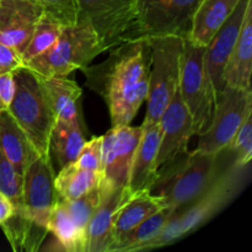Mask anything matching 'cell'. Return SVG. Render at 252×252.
I'll list each match as a JSON object with an SVG mask.
<instances>
[{"instance_id":"cb8c5ba5","label":"cell","mask_w":252,"mask_h":252,"mask_svg":"<svg viewBox=\"0 0 252 252\" xmlns=\"http://www.w3.org/2000/svg\"><path fill=\"white\" fill-rule=\"evenodd\" d=\"M14 251H38L48 234V229L36 223L24 213V211H14L0 225Z\"/></svg>"},{"instance_id":"83f0119b","label":"cell","mask_w":252,"mask_h":252,"mask_svg":"<svg viewBox=\"0 0 252 252\" xmlns=\"http://www.w3.org/2000/svg\"><path fill=\"white\" fill-rule=\"evenodd\" d=\"M62 29H63V25L61 22L43 11V14L37 21L33 33H32L24 53H22L24 64L51 48L58 39Z\"/></svg>"},{"instance_id":"1f68e13d","label":"cell","mask_w":252,"mask_h":252,"mask_svg":"<svg viewBox=\"0 0 252 252\" xmlns=\"http://www.w3.org/2000/svg\"><path fill=\"white\" fill-rule=\"evenodd\" d=\"M42 7L44 12L61 22L63 26H70L78 21L76 0H32Z\"/></svg>"},{"instance_id":"6da1fadb","label":"cell","mask_w":252,"mask_h":252,"mask_svg":"<svg viewBox=\"0 0 252 252\" xmlns=\"http://www.w3.org/2000/svg\"><path fill=\"white\" fill-rule=\"evenodd\" d=\"M152 47L148 39H132L111 48L107 58L81 68L86 86L103 98L112 127L128 126L148 96Z\"/></svg>"},{"instance_id":"ba28073f","label":"cell","mask_w":252,"mask_h":252,"mask_svg":"<svg viewBox=\"0 0 252 252\" xmlns=\"http://www.w3.org/2000/svg\"><path fill=\"white\" fill-rule=\"evenodd\" d=\"M202 0H138L137 14L126 41L162 36L187 38ZM125 41V42H126Z\"/></svg>"},{"instance_id":"ac0fdd59","label":"cell","mask_w":252,"mask_h":252,"mask_svg":"<svg viewBox=\"0 0 252 252\" xmlns=\"http://www.w3.org/2000/svg\"><path fill=\"white\" fill-rule=\"evenodd\" d=\"M160 143L159 123L143 128L130 167L128 189L132 193L149 191L157 179V157Z\"/></svg>"},{"instance_id":"44dd1931","label":"cell","mask_w":252,"mask_h":252,"mask_svg":"<svg viewBox=\"0 0 252 252\" xmlns=\"http://www.w3.org/2000/svg\"><path fill=\"white\" fill-rule=\"evenodd\" d=\"M240 0H202L193 15L187 39L206 47L223 26Z\"/></svg>"},{"instance_id":"4316f807","label":"cell","mask_w":252,"mask_h":252,"mask_svg":"<svg viewBox=\"0 0 252 252\" xmlns=\"http://www.w3.org/2000/svg\"><path fill=\"white\" fill-rule=\"evenodd\" d=\"M48 233L56 236L57 241L64 251L85 252V244L74 225L70 216L61 201L52 208L47 219Z\"/></svg>"},{"instance_id":"7c38bea8","label":"cell","mask_w":252,"mask_h":252,"mask_svg":"<svg viewBox=\"0 0 252 252\" xmlns=\"http://www.w3.org/2000/svg\"><path fill=\"white\" fill-rule=\"evenodd\" d=\"M54 179L56 172L52 165L51 154L39 155L27 166L24 174L22 211L29 218L46 228L52 208L59 202Z\"/></svg>"},{"instance_id":"d590c367","label":"cell","mask_w":252,"mask_h":252,"mask_svg":"<svg viewBox=\"0 0 252 252\" xmlns=\"http://www.w3.org/2000/svg\"><path fill=\"white\" fill-rule=\"evenodd\" d=\"M14 213V206L5 194L0 192V225Z\"/></svg>"},{"instance_id":"8992f818","label":"cell","mask_w":252,"mask_h":252,"mask_svg":"<svg viewBox=\"0 0 252 252\" xmlns=\"http://www.w3.org/2000/svg\"><path fill=\"white\" fill-rule=\"evenodd\" d=\"M152 47L147 113L143 128L159 123L160 117L179 90L181 57L185 38L162 36L148 39Z\"/></svg>"},{"instance_id":"e575fe53","label":"cell","mask_w":252,"mask_h":252,"mask_svg":"<svg viewBox=\"0 0 252 252\" xmlns=\"http://www.w3.org/2000/svg\"><path fill=\"white\" fill-rule=\"evenodd\" d=\"M15 94L14 73L0 74V103L7 110Z\"/></svg>"},{"instance_id":"ffe728a7","label":"cell","mask_w":252,"mask_h":252,"mask_svg":"<svg viewBox=\"0 0 252 252\" xmlns=\"http://www.w3.org/2000/svg\"><path fill=\"white\" fill-rule=\"evenodd\" d=\"M165 207V202L160 197L150 193V191H142L133 194L118 211L113 225L112 244L108 252H113L133 229L137 228L148 217L153 216Z\"/></svg>"},{"instance_id":"603a6c76","label":"cell","mask_w":252,"mask_h":252,"mask_svg":"<svg viewBox=\"0 0 252 252\" xmlns=\"http://www.w3.org/2000/svg\"><path fill=\"white\" fill-rule=\"evenodd\" d=\"M84 123L56 118L49 135V154H53L58 166L74 162L86 142Z\"/></svg>"},{"instance_id":"f546056e","label":"cell","mask_w":252,"mask_h":252,"mask_svg":"<svg viewBox=\"0 0 252 252\" xmlns=\"http://www.w3.org/2000/svg\"><path fill=\"white\" fill-rule=\"evenodd\" d=\"M22 185L24 176L17 172L0 149V192L11 201L14 211H21L24 208Z\"/></svg>"},{"instance_id":"5bb4252c","label":"cell","mask_w":252,"mask_h":252,"mask_svg":"<svg viewBox=\"0 0 252 252\" xmlns=\"http://www.w3.org/2000/svg\"><path fill=\"white\" fill-rule=\"evenodd\" d=\"M42 14L32 0H0V42L22 56Z\"/></svg>"},{"instance_id":"7402d4cb","label":"cell","mask_w":252,"mask_h":252,"mask_svg":"<svg viewBox=\"0 0 252 252\" xmlns=\"http://www.w3.org/2000/svg\"><path fill=\"white\" fill-rule=\"evenodd\" d=\"M0 149L22 176L27 166L39 157L29 138L7 111L0 113Z\"/></svg>"},{"instance_id":"4dcf8cb0","label":"cell","mask_w":252,"mask_h":252,"mask_svg":"<svg viewBox=\"0 0 252 252\" xmlns=\"http://www.w3.org/2000/svg\"><path fill=\"white\" fill-rule=\"evenodd\" d=\"M228 149L233 154L236 165L249 166L252 159V112L246 116Z\"/></svg>"},{"instance_id":"8fae6325","label":"cell","mask_w":252,"mask_h":252,"mask_svg":"<svg viewBox=\"0 0 252 252\" xmlns=\"http://www.w3.org/2000/svg\"><path fill=\"white\" fill-rule=\"evenodd\" d=\"M142 134V126L132 127L128 125L112 127L102 135L101 191L128 187L133 158Z\"/></svg>"},{"instance_id":"9a60e30c","label":"cell","mask_w":252,"mask_h":252,"mask_svg":"<svg viewBox=\"0 0 252 252\" xmlns=\"http://www.w3.org/2000/svg\"><path fill=\"white\" fill-rule=\"evenodd\" d=\"M250 1L251 0H240L228 20L217 31L204 49V64L212 84L216 89V93H219L224 88V69L233 51L234 44L238 39L245 17L246 7Z\"/></svg>"},{"instance_id":"484cf974","label":"cell","mask_w":252,"mask_h":252,"mask_svg":"<svg viewBox=\"0 0 252 252\" xmlns=\"http://www.w3.org/2000/svg\"><path fill=\"white\" fill-rule=\"evenodd\" d=\"M174 212V209L170 207H165L153 216L148 217L137 228L130 231L129 235L113 250V252L143 251L148 243L154 240L161 233Z\"/></svg>"},{"instance_id":"836d02e7","label":"cell","mask_w":252,"mask_h":252,"mask_svg":"<svg viewBox=\"0 0 252 252\" xmlns=\"http://www.w3.org/2000/svg\"><path fill=\"white\" fill-rule=\"evenodd\" d=\"M22 66L25 64L21 54L12 47L0 42V74L14 73Z\"/></svg>"},{"instance_id":"52a82bcc","label":"cell","mask_w":252,"mask_h":252,"mask_svg":"<svg viewBox=\"0 0 252 252\" xmlns=\"http://www.w3.org/2000/svg\"><path fill=\"white\" fill-rule=\"evenodd\" d=\"M204 49L185 38L179 93L191 115L194 134L206 129L213 117L217 93L204 64Z\"/></svg>"},{"instance_id":"277c9868","label":"cell","mask_w":252,"mask_h":252,"mask_svg":"<svg viewBox=\"0 0 252 252\" xmlns=\"http://www.w3.org/2000/svg\"><path fill=\"white\" fill-rule=\"evenodd\" d=\"M106 48L90 22L84 19L63 26L56 43L25 64L27 69L44 76H68L71 71L89 65Z\"/></svg>"},{"instance_id":"e0dca14e","label":"cell","mask_w":252,"mask_h":252,"mask_svg":"<svg viewBox=\"0 0 252 252\" xmlns=\"http://www.w3.org/2000/svg\"><path fill=\"white\" fill-rule=\"evenodd\" d=\"M252 0L245 11L243 25L239 32L230 57L224 69V86L252 91Z\"/></svg>"},{"instance_id":"d6986e66","label":"cell","mask_w":252,"mask_h":252,"mask_svg":"<svg viewBox=\"0 0 252 252\" xmlns=\"http://www.w3.org/2000/svg\"><path fill=\"white\" fill-rule=\"evenodd\" d=\"M36 74V73H34ZM37 75V74H36ZM43 93L48 100L56 118L84 123L81 116V95L83 91L75 80L68 76H39Z\"/></svg>"},{"instance_id":"5b68a950","label":"cell","mask_w":252,"mask_h":252,"mask_svg":"<svg viewBox=\"0 0 252 252\" xmlns=\"http://www.w3.org/2000/svg\"><path fill=\"white\" fill-rule=\"evenodd\" d=\"M15 94L7 113L14 118L39 155H49V135L56 115L49 106L41 83L26 66L14 71Z\"/></svg>"},{"instance_id":"30bf717a","label":"cell","mask_w":252,"mask_h":252,"mask_svg":"<svg viewBox=\"0 0 252 252\" xmlns=\"http://www.w3.org/2000/svg\"><path fill=\"white\" fill-rule=\"evenodd\" d=\"M78 19L90 22L106 51L126 41L138 0H76Z\"/></svg>"},{"instance_id":"4fadbf2b","label":"cell","mask_w":252,"mask_h":252,"mask_svg":"<svg viewBox=\"0 0 252 252\" xmlns=\"http://www.w3.org/2000/svg\"><path fill=\"white\" fill-rule=\"evenodd\" d=\"M160 143L157 157V167L189 150V139L194 135L191 115L182 101L179 90L159 120Z\"/></svg>"},{"instance_id":"3957f363","label":"cell","mask_w":252,"mask_h":252,"mask_svg":"<svg viewBox=\"0 0 252 252\" xmlns=\"http://www.w3.org/2000/svg\"><path fill=\"white\" fill-rule=\"evenodd\" d=\"M246 177L248 166H239L234 161L226 165L201 196L172 213L161 233L148 243L143 251L174 244L201 228L238 196Z\"/></svg>"},{"instance_id":"2e32d148","label":"cell","mask_w":252,"mask_h":252,"mask_svg":"<svg viewBox=\"0 0 252 252\" xmlns=\"http://www.w3.org/2000/svg\"><path fill=\"white\" fill-rule=\"evenodd\" d=\"M133 194L128 187L101 191V202L86 229L85 252H108L118 211Z\"/></svg>"},{"instance_id":"f1b7e54d","label":"cell","mask_w":252,"mask_h":252,"mask_svg":"<svg viewBox=\"0 0 252 252\" xmlns=\"http://www.w3.org/2000/svg\"><path fill=\"white\" fill-rule=\"evenodd\" d=\"M61 201V199H59ZM63 206L68 211L74 225L78 229L84 244L86 245V229H88L90 219L93 218L94 213L97 209L101 202V189L100 184L97 187L89 191L88 193L78 197L71 201H61Z\"/></svg>"},{"instance_id":"7a4b0ae2","label":"cell","mask_w":252,"mask_h":252,"mask_svg":"<svg viewBox=\"0 0 252 252\" xmlns=\"http://www.w3.org/2000/svg\"><path fill=\"white\" fill-rule=\"evenodd\" d=\"M225 155L226 149L218 154H207L194 149L176 155L158 169L150 193L160 197L166 207L174 211L191 203L223 171L226 166L224 165Z\"/></svg>"},{"instance_id":"d6a6232c","label":"cell","mask_w":252,"mask_h":252,"mask_svg":"<svg viewBox=\"0 0 252 252\" xmlns=\"http://www.w3.org/2000/svg\"><path fill=\"white\" fill-rule=\"evenodd\" d=\"M101 160H102V135L93 137L89 142L84 143L74 162L83 169L101 174Z\"/></svg>"},{"instance_id":"9c48e42d","label":"cell","mask_w":252,"mask_h":252,"mask_svg":"<svg viewBox=\"0 0 252 252\" xmlns=\"http://www.w3.org/2000/svg\"><path fill=\"white\" fill-rule=\"evenodd\" d=\"M250 112L252 91L224 86L217 93L213 117L208 127L198 134L196 149L207 154H218L226 149Z\"/></svg>"},{"instance_id":"d4e9b609","label":"cell","mask_w":252,"mask_h":252,"mask_svg":"<svg viewBox=\"0 0 252 252\" xmlns=\"http://www.w3.org/2000/svg\"><path fill=\"white\" fill-rule=\"evenodd\" d=\"M100 184V174L78 166L75 162L66 164L54 179L57 193L61 201H71L88 193Z\"/></svg>"}]
</instances>
